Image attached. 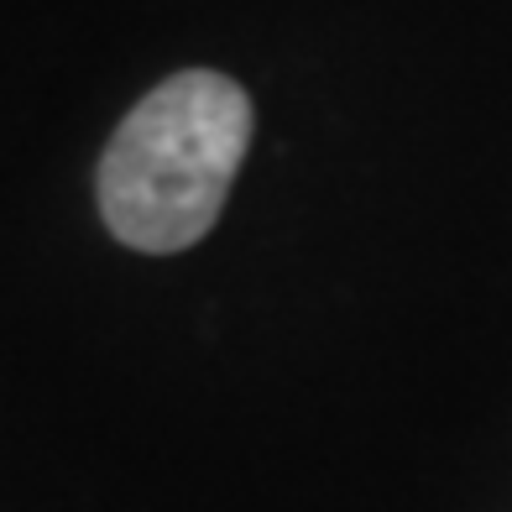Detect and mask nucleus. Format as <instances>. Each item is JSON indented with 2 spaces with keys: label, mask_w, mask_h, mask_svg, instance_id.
<instances>
[{
  "label": "nucleus",
  "mask_w": 512,
  "mask_h": 512,
  "mask_svg": "<svg viewBox=\"0 0 512 512\" xmlns=\"http://www.w3.org/2000/svg\"><path fill=\"white\" fill-rule=\"evenodd\" d=\"M251 142L236 79L189 68L136 105L100 157L105 225L136 251H183L209 236Z\"/></svg>",
  "instance_id": "1"
}]
</instances>
